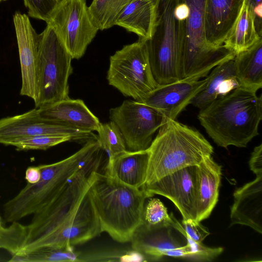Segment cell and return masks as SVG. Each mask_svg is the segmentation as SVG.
I'll return each instance as SVG.
<instances>
[{
  "instance_id": "e0dca14e",
  "label": "cell",
  "mask_w": 262,
  "mask_h": 262,
  "mask_svg": "<svg viewBox=\"0 0 262 262\" xmlns=\"http://www.w3.org/2000/svg\"><path fill=\"white\" fill-rule=\"evenodd\" d=\"M244 0H206L204 30L206 42L213 47L223 46L235 25Z\"/></svg>"
},
{
  "instance_id": "cb8c5ba5",
  "label": "cell",
  "mask_w": 262,
  "mask_h": 262,
  "mask_svg": "<svg viewBox=\"0 0 262 262\" xmlns=\"http://www.w3.org/2000/svg\"><path fill=\"white\" fill-rule=\"evenodd\" d=\"M239 86L257 92L262 87V38L233 58Z\"/></svg>"
},
{
  "instance_id": "ba28073f",
  "label": "cell",
  "mask_w": 262,
  "mask_h": 262,
  "mask_svg": "<svg viewBox=\"0 0 262 262\" xmlns=\"http://www.w3.org/2000/svg\"><path fill=\"white\" fill-rule=\"evenodd\" d=\"M186 4L189 14L184 25L182 79H201L216 66L233 59L235 54L224 45L213 47L205 37L206 0H179Z\"/></svg>"
},
{
  "instance_id": "3957f363",
  "label": "cell",
  "mask_w": 262,
  "mask_h": 262,
  "mask_svg": "<svg viewBox=\"0 0 262 262\" xmlns=\"http://www.w3.org/2000/svg\"><path fill=\"white\" fill-rule=\"evenodd\" d=\"M90 193L102 233L119 243L130 242L143 223L145 201L149 198L146 192L99 171Z\"/></svg>"
},
{
  "instance_id": "30bf717a",
  "label": "cell",
  "mask_w": 262,
  "mask_h": 262,
  "mask_svg": "<svg viewBox=\"0 0 262 262\" xmlns=\"http://www.w3.org/2000/svg\"><path fill=\"white\" fill-rule=\"evenodd\" d=\"M63 43L72 59H79L95 37L86 0H60L46 22Z\"/></svg>"
},
{
  "instance_id": "74e56055",
  "label": "cell",
  "mask_w": 262,
  "mask_h": 262,
  "mask_svg": "<svg viewBox=\"0 0 262 262\" xmlns=\"http://www.w3.org/2000/svg\"><path fill=\"white\" fill-rule=\"evenodd\" d=\"M254 7L259 4H262V0H249Z\"/></svg>"
},
{
  "instance_id": "d4e9b609",
  "label": "cell",
  "mask_w": 262,
  "mask_h": 262,
  "mask_svg": "<svg viewBox=\"0 0 262 262\" xmlns=\"http://www.w3.org/2000/svg\"><path fill=\"white\" fill-rule=\"evenodd\" d=\"M252 4L244 0L238 19L224 46L235 54L244 51L261 38L257 29Z\"/></svg>"
},
{
  "instance_id": "836d02e7",
  "label": "cell",
  "mask_w": 262,
  "mask_h": 262,
  "mask_svg": "<svg viewBox=\"0 0 262 262\" xmlns=\"http://www.w3.org/2000/svg\"><path fill=\"white\" fill-rule=\"evenodd\" d=\"M23 1L29 16L47 22L60 0Z\"/></svg>"
},
{
  "instance_id": "52a82bcc",
  "label": "cell",
  "mask_w": 262,
  "mask_h": 262,
  "mask_svg": "<svg viewBox=\"0 0 262 262\" xmlns=\"http://www.w3.org/2000/svg\"><path fill=\"white\" fill-rule=\"evenodd\" d=\"M72 58L54 30L47 25L41 33L37 63L35 108L69 98Z\"/></svg>"
},
{
  "instance_id": "484cf974",
  "label": "cell",
  "mask_w": 262,
  "mask_h": 262,
  "mask_svg": "<svg viewBox=\"0 0 262 262\" xmlns=\"http://www.w3.org/2000/svg\"><path fill=\"white\" fill-rule=\"evenodd\" d=\"M133 0H93L88 7L91 18L98 30L115 26L118 17Z\"/></svg>"
},
{
  "instance_id": "d6a6232c",
  "label": "cell",
  "mask_w": 262,
  "mask_h": 262,
  "mask_svg": "<svg viewBox=\"0 0 262 262\" xmlns=\"http://www.w3.org/2000/svg\"><path fill=\"white\" fill-rule=\"evenodd\" d=\"M189 252L187 260L194 261H210L219 256L223 251L222 247L211 248L204 246L202 242L197 243L186 234Z\"/></svg>"
},
{
  "instance_id": "2e32d148",
  "label": "cell",
  "mask_w": 262,
  "mask_h": 262,
  "mask_svg": "<svg viewBox=\"0 0 262 262\" xmlns=\"http://www.w3.org/2000/svg\"><path fill=\"white\" fill-rule=\"evenodd\" d=\"M207 82L203 80L183 79L172 83L158 85L137 101L155 108L164 118L176 120Z\"/></svg>"
},
{
  "instance_id": "6da1fadb",
  "label": "cell",
  "mask_w": 262,
  "mask_h": 262,
  "mask_svg": "<svg viewBox=\"0 0 262 262\" xmlns=\"http://www.w3.org/2000/svg\"><path fill=\"white\" fill-rule=\"evenodd\" d=\"M104 152L101 150L88 161L52 202L33 214L27 225L28 244L20 255L43 247H73L102 233L90 188Z\"/></svg>"
},
{
  "instance_id": "7c38bea8",
  "label": "cell",
  "mask_w": 262,
  "mask_h": 262,
  "mask_svg": "<svg viewBox=\"0 0 262 262\" xmlns=\"http://www.w3.org/2000/svg\"><path fill=\"white\" fill-rule=\"evenodd\" d=\"M185 232L181 224L150 225L143 222L133 234L131 248L146 261L159 260L165 256L186 259L190 249Z\"/></svg>"
},
{
  "instance_id": "83f0119b",
  "label": "cell",
  "mask_w": 262,
  "mask_h": 262,
  "mask_svg": "<svg viewBox=\"0 0 262 262\" xmlns=\"http://www.w3.org/2000/svg\"><path fill=\"white\" fill-rule=\"evenodd\" d=\"M97 132V140L102 149L107 154V160L127 150L122 134L113 121L101 123Z\"/></svg>"
},
{
  "instance_id": "d6986e66",
  "label": "cell",
  "mask_w": 262,
  "mask_h": 262,
  "mask_svg": "<svg viewBox=\"0 0 262 262\" xmlns=\"http://www.w3.org/2000/svg\"><path fill=\"white\" fill-rule=\"evenodd\" d=\"M230 209V226H248L262 233V175L236 189Z\"/></svg>"
},
{
  "instance_id": "1f68e13d",
  "label": "cell",
  "mask_w": 262,
  "mask_h": 262,
  "mask_svg": "<svg viewBox=\"0 0 262 262\" xmlns=\"http://www.w3.org/2000/svg\"><path fill=\"white\" fill-rule=\"evenodd\" d=\"M143 222L150 225L161 223L178 226L180 223L172 213L169 214L163 203L157 198H151L144 205Z\"/></svg>"
},
{
  "instance_id": "f1b7e54d",
  "label": "cell",
  "mask_w": 262,
  "mask_h": 262,
  "mask_svg": "<svg viewBox=\"0 0 262 262\" xmlns=\"http://www.w3.org/2000/svg\"><path fill=\"white\" fill-rule=\"evenodd\" d=\"M144 256L130 249H104L79 252V262L91 261H143Z\"/></svg>"
},
{
  "instance_id": "8d00e7d4",
  "label": "cell",
  "mask_w": 262,
  "mask_h": 262,
  "mask_svg": "<svg viewBox=\"0 0 262 262\" xmlns=\"http://www.w3.org/2000/svg\"><path fill=\"white\" fill-rule=\"evenodd\" d=\"M41 177L40 169L39 166H29L25 172V179L29 184H34L39 181Z\"/></svg>"
},
{
  "instance_id": "8992f818",
  "label": "cell",
  "mask_w": 262,
  "mask_h": 262,
  "mask_svg": "<svg viewBox=\"0 0 262 262\" xmlns=\"http://www.w3.org/2000/svg\"><path fill=\"white\" fill-rule=\"evenodd\" d=\"M152 34L146 41L154 79L158 85L182 79V54L185 20L174 11L179 0H156Z\"/></svg>"
},
{
  "instance_id": "277c9868",
  "label": "cell",
  "mask_w": 262,
  "mask_h": 262,
  "mask_svg": "<svg viewBox=\"0 0 262 262\" xmlns=\"http://www.w3.org/2000/svg\"><path fill=\"white\" fill-rule=\"evenodd\" d=\"M102 149L97 140L91 139L69 157L55 163L39 165L41 172L39 181L28 183L4 205L5 221L17 222L47 206L63 191L75 173Z\"/></svg>"
},
{
  "instance_id": "44dd1931",
  "label": "cell",
  "mask_w": 262,
  "mask_h": 262,
  "mask_svg": "<svg viewBox=\"0 0 262 262\" xmlns=\"http://www.w3.org/2000/svg\"><path fill=\"white\" fill-rule=\"evenodd\" d=\"M148 158L147 149L126 150L107 160L104 172L126 185L141 188L146 180Z\"/></svg>"
},
{
  "instance_id": "f546056e",
  "label": "cell",
  "mask_w": 262,
  "mask_h": 262,
  "mask_svg": "<svg viewBox=\"0 0 262 262\" xmlns=\"http://www.w3.org/2000/svg\"><path fill=\"white\" fill-rule=\"evenodd\" d=\"M7 228L0 229V248L8 251L12 256L19 255L28 244V227L17 222Z\"/></svg>"
},
{
  "instance_id": "9a60e30c",
  "label": "cell",
  "mask_w": 262,
  "mask_h": 262,
  "mask_svg": "<svg viewBox=\"0 0 262 262\" xmlns=\"http://www.w3.org/2000/svg\"><path fill=\"white\" fill-rule=\"evenodd\" d=\"M13 19L21 73L20 94L35 101L37 95V63L41 33L36 32L26 14L16 12Z\"/></svg>"
},
{
  "instance_id": "8fae6325",
  "label": "cell",
  "mask_w": 262,
  "mask_h": 262,
  "mask_svg": "<svg viewBox=\"0 0 262 262\" xmlns=\"http://www.w3.org/2000/svg\"><path fill=\"white\" fill-rule=\"evenodd\" d=\"M109 114L111 121L120 130L128 151L147 149L164 121L158 110L136 100L124 101L120 105L111 108Z\"/></svg>"
},
{
  "instance_id": "4fadbf2b",
  "label": "cell",
  "mask_w": 262,
  "mask_h": 262,
  "mask_svg": "<svg viewBox=\"0 0 262 262\" xmlns=\"http://www.w3.org/2000/svg\"><path fill=\"white\" fill-rule=\"evenodd\" d=\"M36 135L67 137L71 141L97 140L93 132L60 125L40 117L37 108L22 114L0 119V144L7 145L10 140Z\"/></svg>"
},
{
  "instance_id": "5b68a950",
  "label": "cell",
  "mask_w": 262,
  "mask_h": 262,
  "mask_svg": "<svg viewBox=\"0 0 262 262\" xmlns=\"http://www.w3.org/2000/svg\"><path fill=\"white\" fill-rule=\"evenodd\" d=\"M147 150L149 158L143 186L183 168L198 165L213 153L212 146L198 130L165 118Z\"/></svg>"
},
{
  "instance_id": "d590c367",
  "label": "cell",
  "mask_w": 262,
  "mask_h": 262,
  "mask_svg": "<svg viewBox=\"0 0 262 262\" xmlns=\"http://www.w3.org/2000/svg\"><path fill=\"white\" fill-rule=\"evenodd\" d=\"M249 166L256 176L262 175V144L254 147L249 160Z\"/></svg>"
},
{
  "instance_id": "ffe728a7",
  "label": "cell",
  "mask_w": 262,
  "mask_h": 262,
  "mask_svg": "<svg viewBox=\"0 0 262 262\" xmlns=\"http://www.w3.org/2000/svg\"><path fill=\"white\" fill-rule=\"evenodd\" d=\"M196 221L201 222L209 216L218 201L222 167L208 157L196 165Z\"/></svg>"
},
{
  "instance_id": "ac0fdd59",
  "label": "cell",
  "mask_w": 262,
  "mask_h": 262,
  "mask_svg": "<svg viewBox=\"0 0 262 262\" xmlns=\"http://www.w3.org/2000/svg\"><path fill=\"white\" fill-rule=\"evenodd\" d=\"M45 120L85 131H96L101 122L82 100L68 98L37 108Z\"/></svg>"
},
{
  "instance_id": "ab89813d",
  "label": "cell",
  "mask_w": 262,
  "mask_h": 262,
  "mask_svg": "<svg viewBox=\"0 0 262 262\" xmlns=\"http://www.w3.org/2000/svg\"><path fill=\"white\" fill-rule=\"evenodd\" d=\"M7 0H0V3L2 2H3V1H6Z\"/></svg>"
},
{
  "instance_id": "4316f807",
  "label": "cell",
  "mask_w": 262,
  "mask_h": 262,
  "mask_svg": "<svg viewBox=\"0 0 262 262\" xmlns=\"http://www.w3.org/2000/svg\"><path fill=\"white\" fill-rule=\"evenodd\" d=\"M79 253L73 247H43L21 255L12 256L9 261L79 262Z\"/></svg>"
},
{
  "instance_id": "7a4b0ae2",
  "label": "cell",
  "mask_w": 262,
  "mask_h": 262,
  "mask_svg": "<svg viewBox=\"0 0 262 262\" xmlns=\"http://www.w3.org/2000/svg\"><path fill=\"white\" fill-rule=\"evenodd\" d=\"M238 86L200 110L198 118L218 146L246 147L258 135L262 97Z\"/></svg>"
},
{
  "instance_id": "4dcf8cb0",
  "label": "cell",
  "mask_w": 262,
  "mask_h": 262,
  "mask_svg": "<svg viewBox=\"0 0 262 262\" xmlns=\"http://www.w3.org/2000/svg\"><path fill=\"white\" fill-rule=\"evenodd\" d=\"M71 141L67 137L36 135L13 139L6 145L14 146L17 150H46L60 143Z\"/></svg>"
},
{
  "instance_id": "9c48e42d",
  "label": "cell",
  "mask_w": 262,
  "mask_h": 262,
  "mask_svg": "<svg viewBox=\"0 0 262 262\" xmlns=\"http://www.w3.org/2000/svg\"><path fill=\"white\" fill-rule=\"evenodd\" d=\"M108 84L124 96L138 101L158 84L153 76L145 41L125 45L110 58Z\"/></svg>"
},
{
  "instance_id": "7402d4cb",
  "label": "cell",
  "mask_w": 262,
  "mask_h": 262,
  "mask_svg": "<svg viewBox=\"0 0 262 262\" xmlns=\"http://www.w3.org/2000/svg\"><path fill=\"white\" fill-rule=\"evenodd\" d=\"M206 77L207 82L204 88L191 103L199 110L239 86L235 73L233 59L216 66Z\"/></svg>"
},
{
  "instance_id": "5bb4252c",
  "label": "cell",
  "mask_w": 262,
  "mask_h": 262,
  "mask_svg": "<svg viewBox=\"0 0 262 262\" xmlns=\"http://www.w3.org/2000/svg\"><path fill=\"white\" fill-rule=\"evenodd\" d=\"M142 188L149 198L159 194L169 199L180 211L183 220H196V166L180 169Z\"/></svg>"
},
{
  "instance_id": "603a6c76",
  "label": "cell",
  "mask_w": 262,
  "mask_h": 262,
  "mask_svg": "<svg viewBox=\"0 0 262 262\" xmlns=\"http://www.w3.org/2000/svg\"><path fill=\"white\" fill-rule=\"evenodd\" d=\"M156 0H133L116 20L115 25L138 36L149 40L152 34L156 16Z\"/></svg>"
},
{
  "instance_id": "f35d334b",
  "label": "cell",
  "mask_w": 262,
  "mask_h": 262,
  "mask_svg": "<svg viewBox=\"0 0 262 262\" xmlns=\"http://www.w3.org/2000/svg\"><path fill=\"white\" fill-rule=\"evenodd\" d=\"M2 223V218L0 215V229L3 227Z\"/></svg>"
},
{
  "instance_id": "e575fe53",
  "label": "cell",
  "mask_w": 262,
  "mask_h": 262,
  "mask_svg": "<svg viewBox=\"0 0 262 262\" xmlns=\"http://www.w3.org/2000/svg\"><path fill=\"white\" fill-rule=\"evenodd\" d=\"M182 224L186 235L195 242H202L210 234L208 229L196 220H182Z\"/></svg>"
}]
</instances>
